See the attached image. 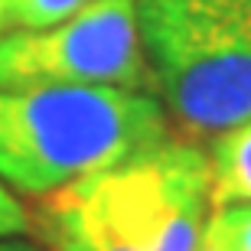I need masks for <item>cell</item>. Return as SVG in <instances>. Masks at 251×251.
I'll return each mask as SVG.
<instances>
[{"instance_id": "cell-2", "label": "cell", "mask_w": 251, "mask_h": 251, "mask_svg": "<svg viewBox=\"0 0 251 251\" xmlns=\"http://www.w3.org/2000/svg\"><path fill=\"white\" fill-rule=\"evenodd\" d=\"M173 137L160 98L111 85L0 88V183L46 196Z\"/></svg>"}, {"instance_id": "cell-6", "label": "cell", "mask_w": 251, "mask_h": 251, "mask_svg": "<svg viewBox=\"0 0 251 251\" xmlns=\"http://www.w3.org/2000/svg\"><path fill=\"white\" fill-rule=\"evenodd\" d=\"M88 0H0V33L7 29H43L62 23Z\"/></svg>"}, {"instance_id": "cell-8", "label": "cell", "mask_w": 251, "mask_h": 251, "mask_svg": "<svg viewBox=\"0 0 251 251\" xmlns=\"http://www.w3.org/2000/svg\"><path fill=\"white\" fill-rule=\"evenodd\" d=\"M29 232V212L10 196V189L0 183V238Z\"/></svg>"}, {"instance_id": "cell-5", "label": "cell", "mask_w": 251, "mask_h": 251, "mask_svg": "<svg viewBox=\"0 0 251 251\" xmlns=\"http://www.w3.org/2000/svg\"><path fill=\"white\" fill-rule=\"evenodd\" d=\"M209 196L212 205L251 202V121L212 137Z\"/></svg>"}, {"instance_id": "cell-7", "label": "cell", "mask_w": 251, "mask_h": 251, "mask_svg": "<svg viewBox=\"0 0 251 251\" xmlns=\"http://www.w3.org/2000/svg\"><path fill=\"white\" fill-rule=\"evenodd\" d=\"M222 251H251V202L215 205L205 222V235Z\"/></svg>"}, {"instance_id": "cell-3", "label": "cell", "mask_w": 251, "mask_h": 251, "mask_svg": "<svg viewBox=\"0 0 251 251\" xmlns=\"http://www.w3.org/2000/svg\"><path fill=\"white\" fill-rule=\"evenodd\" d=\"M153 92L186 140L251 121V0H137Z\"/></svg>"}, {"instance_id": "cell-1", "label": "cell", "mask_w": 251, "mask_h": 251, "mask_svg": "<svg viewBox=\"0 0 251 251\" xmlns=\"http://www.w3.org/2000/svg\"><path fill=\"white\" fill-rule=\"evenodd\" d=\"M29 232L49 251H199L212 209L209 157L173 140L36 196Z\"/></svg>"}, {"instance_id": "cell-9", "label": "cell", "mask_w": 251, "mask_h": 251, "mask_svg": "<svg viewBox=\"0 0 251 251\" xmlns=\"http://www.w3.org/2000/svg\"><path fill=\"white\" fill-rule=\"evenodd\" d=\"M0 251H43L39 245H33V242H23V238H0Z\"/></svg>"}, {"instance_id": "cell-4", "label": "cell", "mask_w": 251, "mask_h": 251, "mask_svg": "<svg viewBox=\"0 0 251 251\" xmlns=\"http://www.w3.org/2000/svg\"><path fill=\"white\" fill-rule=\"evenodd\" d=\"M33 85H111L150 95L137 0H88L62 23L0 33V88Z\"/></svg>"}]
</instances>
